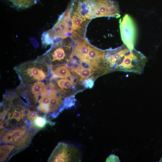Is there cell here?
Instances as JSON below:
<instances>
[{"mask_svg":"<svg viewBox=\"0 0 162 162\" xmlns=\"http://www.w3.org/2000/svg\"><path fill=\"white\" fill-rule=\"evenodd\" d=\"M50 54L51 57H50V58L52 62L60 61L64 59L66 56L64 50L62 47L55 48Z\"/></svg>","mask_w":162,"mask_h":162,"instance_id":"10","label":"cell"},{"mask_svg":"<svg viewBox=\"0 0 162 162\" xmlns=\"http://www.w3.org/2000/svg\"><path fill=\"white\" fill-rule=\"evenodd\" d=\"M83 85L87 88H92L94 85V81L92 79L88 78L85 80L83 82Z\"/></svg>","mask_w":162,"mask_h":162,"instance_id":"16","label":"cell"},{"mask_svg":"<svg viewBox=\"0 0 162 162\" xmlns=\"http://www.w3.org/2000/svg\"><path fill=\"white\" fill-rule=\"evenodd\" d=\"M80 152L76 146L60 142L55 148L48 162H80Z\"/></svg>","mask_w":162,"mask_h":162,"instance_id":"4","label":"cell"},{"mask_svg":"<svg viewBox=\"0 0 162 162\" xmlns=\"http://www.w3.org/2000/svg\"><path fill=\"white\" fill-rule=\"evenodd\" d=\"M160 161H161V162H162V158H161V160H160Z\"/></svg>","mask_w":162,"mask_h":162,"instance_id":"19","label":"cell"},{"mask_svg":"<svg viewBox=\"0 0 162 162\" xmlns=\"http://www.w3.org/2000/svg\"><path fill=\"white\" fill-rule=\"evenodd\" d=\"M15 97L6 98L7 104H3V109L0 112V129L4 131L23 125H31L33 123L28 119L32 110L29 107L23 106L20 100L16 98V102L13 103Z\"/></svg>","mask_w":162,"mask_h":162,"instance_id":"1","label":"cell"},{"mask_svg":"<svg viewBox=\"0 0 162 162\" xmlns=\"http://www.w3.org/2000/svg\"><path fill=\"white\" fill-rule=\"evenodd\" d=\"M119 158L114 154H111L107 158L106 162H119Z\"/></svg>","mask_w":162,"mask_h":162,"instance_id":"17","label":"cell"},{"mask_svg":"<svg viewBox=\"0 0 162 162\" xmlns=\"http://www.w3.org/2000/svg\"><path fill=\"white\" fill-rule=\"evenodd\" d=\"M48 124L49 125H54V123L48 119L45 116H37L34 120L32 125L37 130H41L44 128Z\"/></svg>","mask_w":162,"mask_h":162,"instance_id":"9","label":"cell"},{"mask_svg":"<svg viewBox=\"0 0 162 162\" xmlns=\"http://www.w3.org/2000/svg\"><path fill=\"white\" fill-rule=\"evenodd\" d=\"M81 14L89 20L102 16L118 18L120 10L117 2L113 0H77Z\"/></svg>","mask_w":162,"mask_h":162,"instance_id":"2","label":"cell"},{"mask_svg":"<svg viewBox=\"0 0 162 162\" xmlns=\"http://www.w3.org/2000/svg\"><path fill=\"white\" fill-rule=\"evenodd\" d=\"M11 2L18 8L23 9L31 6L26 0H6Z\"/></svg>","mask_w":162,"mask_h":162,"instance_id":"13","label":"cell"},{"mask_svg":"<svg viewBox=\"0 0 162 162\" xmlns=\"http://www.w3.org/2000/svg\"><path fill=\"white\" fill-rule=\"evenodd\" d=\"M44 82L38 81L33 84L31 86L30 95L35 100L38 97L42 89L45 86Z\"/></svg>","mask_w":162,"mask_h":162,"instance_id":"11","label":"cell"},{"mask_svg":"<svg viewBox=\"0 0 162 162\" xmlns=\"http://www.w3.org/2000/svg\"><path fill=\"white\" fill-rule=\"evenodd\" d=\"M80 63L81 66L83 68L89 69L93 71H95L96 69H97V68L87 62L80 60Z\"/></svg>","mask_w":162,"mask_h":162,"instance_id":"15","label":"cell"},{"mask_svg":"<svg viewBox=\"0 0 162 162\" xmlns=\"http://www.w3.org/2000/svg\"><path fill=\"white\" fill-rule=\"evenodd\" d=\"M18 153L14 144H2L0 146V161L8 160L14 154Z\"/></svg>","mask_w":162,"mask_h":162,"instance_id":"7","label":"cell"},{"mask_svg":"<svg viewBox=\"0 0 162 162\" xmlns=\"http://www.w3.org/2000/svg\"><path fill=\"white\" fill-rule=\"evenodd\" d=\"M93 71L82 68L80 70L78 74L81 76L82 79H86L89 77L93 74Z\"/></svg>","mask_w":162,"mask_h":162,"instance_id":"14","label":"cell"},{"mask_svg":"<svg viewBox=\"0 0 162 162\" xmlns=\"http://www.w3.org/2000/svg\"><path fill=\"white\" fill-rule=\"evenodd\" d=\"M58 86L63 90L69 89L72 85L71 82L67 78L62 79L56 81Z\"/></svg>","mask_w":162,"mask_h":162,"instance_id":"12","label":"cell"},{"mask_svg":"<svg viewBox=\"0 0 162 162\" xmlns=\"http://www.w3.org/2000/svg\"><path fill=\"white\" fill-rule=\"evenodd\" d=\"M48 66L44 61H35L23 63L15 67L22 83L32 85L44 80L48 75Z\"/></svg>","mask_w":162,"mask_h":162,"instance_id":"3","label":"cell"},{"mask_svg":"<svg viewBox=\"0 0 162 162\" xmlns=\"http://www.w3.org/2000/svg\"><path fill=\"white\" fill-rule=\"evenodd\" d=\"M30 4L31 6L33 5L36 4L37 2V0H26Z\"/></svg>","mask_w":162,"mask_h":162,"instance_id":"18","label":"cell"},{"mask_svg":"<svg viewBox=\"0 0 162 162\" xmlns=\"http://www.w3.org/2000/svg\"><path fill=\"white\" fill-rule=\"evenodd\" d=\"M121 38L123 44L130 50L134 48L136 38V26L133 19L126 14L119 20Z\"/></svg>","mask_w":162,"mask_h":162,"instance_id":"5","label":"cell"},{"mask_svg":"<svg viewBox=\"0 0 162 162\" xmlns=\"http://www.w3.org/2000/svg\"><path fill=\"white\" fill-rule=\"evenodd\" d=\"M51 71L53 76L57 78H67L71 76L69 70L65 65L52 67Z\"/></svg>","mask_w":162,"mask_h":162,"instance_id":"8","label":"cell"},{"mask_svg":"<svg viewBox=\"0 0 162 162\" xmlns=\"http://www.w3.org/2000/svg\"><path fill=\"white\" fill-rule=\"evenodd\" d=\"M31 126L25 125L1 131V144H15L26 134Z\"/></svg>","mask_w":162,"mask_h":162,"instance_id":"6","label":"cell"}]
</instances>
